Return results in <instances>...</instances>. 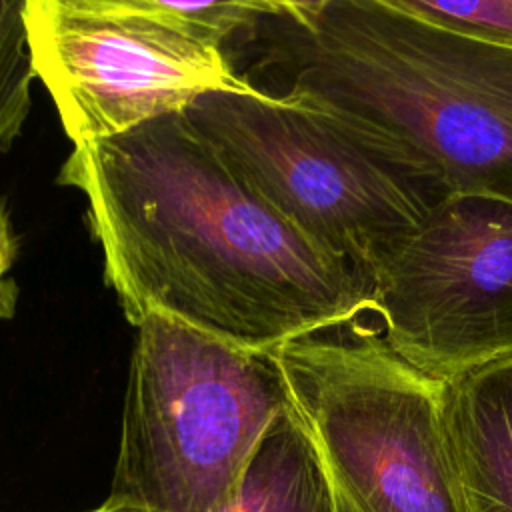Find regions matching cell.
Here are the masks:
<instances>
[{"instance_id":"7c38bea8","label":"cell","mask_w":512,"mask_h":512,"mask_svg":"<svg viewBox=\"0 0 512 512\" xmlns=\"http://www.w3.org/2000/svg\"><path fill=\"white\" fill-rule=\"evenodd\" d=\"M440 28L512 44V0H384Z\"/></svg>"},{"instance_id":"8992f818","label":"cell","mask_w":512,"mask_h":512,"mask_svg":"<svg viewBox=\"0 0 512 512\" xmlns=\"http://www.w3.org/2000/svg\"><path fill=\"white\" fill-rule=\"evenodd\" d=\"M28 48L72 146L184 112L214 90H250L218 40L178 22L28 0Z\"/></svg>"},{"instance_id":"30bf717a","label":"cell","mask_w":512,"mask_h":512,"mask_svg":"<svg viewBox=\"0 0 512 512\" xmlns=\"http://www.w3.org/2000/svg\"><path fill=\"white\" fill-rule=\"evenodd\" d=\"M82 6L134 12L178 22L220 44L246 38L262 18L280 14L276 0H70Z\"/></svg>"},{"instance_id":"5b68a950","label":"cell","mask_w":512,"mask_h":512,"mask_svg":"<svg viewBox=\"0 0 512 512\" xmlns=\"http://www.w3.org/2000/svg\"><path fill=\"white\" fill-rule=\"evenodd\" d=\"M368 316L274 350L338 508L462 512L442 420L444 380L394 352Z\"/></svg>"},{"instance_id":"3957f363","label":"cell","mask_w":512,"mask_h":512,"mask_svg":"<svg viewBox=\"0 0 512 512\" xmlns=\"http://www.w3.org/2000/svg\"><path fill=\"white\" fill-rule=\"evenodd\" d=\"M184 114L272 206L368 280L450 194L410 148L300 94L214 90Z\"/></svg>"},{"instance_id":"7a4b0ae2","label":"cell","mask_w":512,"mask_h":512,"mask_svg":"<svg viewBox=\"0 0 512 512\" xmlns=\"http://www.w3.org/2000/svg\"><path fill=\"white\" fill-rule=\"evenodd\" d=\"M240 74L362 120L426 160L448 192L512 204V44L458 34L384 0L266 16Z\"/></svg>"},{"instance_id":"9a60e30c","label":"cell","mask_w":512,"mask_h":512,"mask_svg":"<svg viewBox=\"0 0 512 512\" xmlns=\"http://www.w3.org/2000/svg\"><path fill=\"white\" fill-rule=\"evenodd\" d=\"M88 512H142V510L126 506V504H120V502H116L112 498H106V502H102L98 508H92Z\"/></svg>"},{"instance_id":"52a82bcc","label":"cell","mask_w":512,"mask_h":512,"mask_svg":"<svg viewBox=\"0 0 512 512\" xmlns=\"http://www.w3.org/2000/svg\"><path fill=\"white\" fill-rule=\"evenodd\" d=\"M370 284L384 340L430 376L512 356V204L450 192Z\"/></svg>"},{"instance_id":"5bb4252c","label":"cell","mask_w":512,"mask_h":512,"mask_svg":"<svg viewBox=\"0 0 512 512\" xmlns=\"http://www.w3.org/2000/svg\"><path fill=\"white\" fill-rule=\"evenodd\" d=\"M282 8V12L298 22H304L306 18H310L314 12L320 10V6L326 0H276Z\"/></svg>"},{"instance_id":"6da1fadb","label":"cell","mask_w":512,"mask_h":512,"mask_svg":"<svg viewBox=\"0 0 512 512\" xmlns=\"http://www.w3.org/2000/svg\"><path fill=\"white\" fill-rule=\"evenodd\" d=\"M58 184L82 194L132 326L162 314L274 352L370 314L366 274L272 206L184 112L72 146Z\"/></svg>"},{"instance_id":"4fadbf2b","label":"cell","mask_w":512,"mask_h":512,"mask_svg":"<svg viewBox=\"0 0 512 512\" xmlns=\"http://www.w3.org/2000/svg\"><path fill=\"white\" fill-rule=\"evenodd\" d=\"M18 256V236L12 226L6 202L0 198V318L10 320L16 314L18 284L12 268Z\"/></svg>"},{"instance_id":"277c9868","label":"cell","mask_w":512,"mask_h":512,"mask_svg":"<svg viewBox=\"0 0 512 512\" xmlns=\"http://www.w3.org/2000/svg\"><path fill=\"white\" fill-rule=\"evenodd\" d=\"M134 328L108 498L142 512H214L290 404L280 364L162 314Z\"/></svg>"},{"instance_id":"8fae6325","label":"cell","mask_w":512,"mask_h":512,"mask_svg":"<svg viewBox=\"0 0 512 512\" xmlns=\"http://www.w3.org/2000/svg\"><path fill=\"white\" fill-rule=\"evenodd\" d=\"M28 0H0V154L24 130L32 106L36 72L26 30Z\"/></svg>"},{"instance_id":"ba28073f","label":"cell","mask_w":512,"mask_h":512,"mask_svg":"<svg viewBox=\"0 0 512 512\" xmlns=\"http://www.w3.org/2000/svg\"><path fill=\"white\" fill-rule=\"evenodd\" d=\"M442 420L462 512H512V356L444 378Z\"/></svg>"},{"instance_id":"9c48e42d","label":"cell","mask_w":512,"mask_h":512,"mask_svg":"<svg viewBox=\"0 0 512 512\" xmlns=\"http://www.w3.org/2000/svg\"><path fill=\"white\" fill-rule=\"evenodd\" d=\"M214 512H340L316 444L292 404L274 416L234 494Z\"/></svg>"}]
</instances>
